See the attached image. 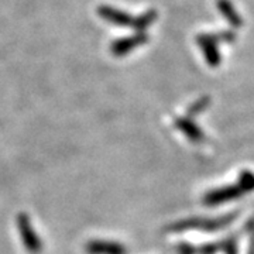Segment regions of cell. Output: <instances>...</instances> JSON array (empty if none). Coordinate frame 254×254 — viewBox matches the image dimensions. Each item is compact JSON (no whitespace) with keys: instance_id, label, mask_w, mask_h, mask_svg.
<instances>
[{"instance_id":"3957f363","label":"cell","mask_w":254,"mask_h":254,"mask_svg":"<svg viewBox=\"0 0 254 254\" xmlns=\"http://www.w3.org/2000/svg\"><path fill=\"white\" fill-rule=\"evenodd\" d=\"M200 44H202V50L205 51V55H206V60L210 65H218L219 61H220V55H219V51L215 43L210 40V38H203L200 40Z\"/></svg>"},{"instance_id":"277c9868","label":"cell","mask_w":254,"mask_h":254,"mask_svg":"<svg viewBox=\"0 0 254 254\" xmlns=\"http://www.w3.org/2000/svg\"><path fill=\"white\" fill-rule=\"evenodd\" d=\"M219 10L222 11V14L225 16V17L233 24V26H240V23H242V20L239 17V14H237V11H235L233 9V6L227 1V0H220L218 3Z\"/></svg>"},{"instance_id":"6da1fadb","label":"cell","mask_w":254,"mask_h":254,"mask_svg":"<svg viewBox=\"0 0 254 254\" xmlns=\"http://www.w3.org/2000/svg\"><path fill=\"white\" fill-rule=\"evenodd\" d=\"M17 230L21 243L24 245L27 253L30 254H40L43 252V242L33 227L27 213H18L17 216Z\"/></svg>"},{"instance_id":"7a4b0ae2","label":"cell","mask_w":254,"mask_h":254,"mask_svg":"<svg viewBox=\"0 0 254 254\" xmlns=\"http://www.w3.org/2000/svg\"><path fill=\"white\" fill-rule=\"evenodd\" d=\"M86 254H127L126 247L112 240H91L85 246Z\"/></svg>"}]
</instances>
